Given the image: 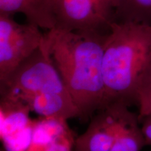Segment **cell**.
I'll return each mask as SVG.
<instances>
[{
  "instance_id": "obj_10",
  "label": "cell",
  "mask_w": 151,
  "mask_h": 151,
  "mask_svg": "<svg viewBox=\"0 0 151 151\" xmlns=\"http://www.w3.org/2000/svg\"><path fill=\"white\" fill-rule=\"evenodd\" d=\"M115 22L151 24V0H118Z\"/></svg>"
},
{
  "instance_id": "obj_9",
  "label": "cell",
  "mask_w": 151,
  "mask_h": 151,
  "mask_svg": "<svg viewBox=\"0 0 151 151\" xmlns=\"http://www.w3.org/2000/svg\"><path fill=\"white\" fill-rule=\"evenodd\" d=\"M68 126L67 120L42 118L35 120L30 143L25 151H44L58 134Z\"/></svg>"
},
{
  "instance_id": "obj_1",
  "label": "cell",
  "mask_w": 151,
  "mask_h": 151,
  "mask_svg": "<svg viewBox=\"0 0 151 151\" xmlns=\"http://www.w3.org/2000/svg\"><path fill=\"white\" fill-rule=\"evenodd\" d=\"M107 35L55 27L44 34L43 47L58 69L82 120L91 118L107 106L103 76Z\"/></svg>"
},
{
  "instance_id": "obj_6",
  "label": "cell",
  "mask_w": 151,
  "mask_h": 151,
  "mask_svg": "<svg viewBox=\"0 0 151 151\" xmlns=\"http://www.w3.org/2000/svg\"><path fill=\"white\" fill-rule=\"evenodd\" d=\"M129 106L111 103L94 113L83 133L76 137L73 151H110Z\"/></svg>"
},
{
  "instance_id": "obj_3",
  "label": "cell",
  "mask_w": 151,
  "mask_h": 151,
  "mask_svg": "<svg viewBox=\"0 0 151 151\" xmlns=\"http://www.w3.org/2000/svg\"><path fill=\"white\" fill-rule=\"evenodd\" d=\"M0 91L1 97L21 102L39 94L68 92L43 44L6 78L0 81Z\"/></svg>"
},
{
  "instance_id": "obj_4",
  "label": "cell",
  "mask_w": 151,
  "mask_h": 151,
  "mask_svg": "<svg viewBox=\"0 0 151 151\" xmlns=\"http://www.w3.org/2000/svg\"><path fill=\"white\" fill-rule=\"evenodd\" d=\"M118 0H53L55 28L107 34L116 21Z\"/></svg>"
},
{
  "instance_id": "obj_8",
  "label": "cell",
  "mask_w": 151,
  "mask_h": 151,
  "mask_svg": "<svg viewBox=\"0 0 151 151\" xmlns=\"http://www.w3.org/2000/svg\"><path fill=\"white\" fill-rule=\"evenodd\" d=\"M146 146L139 115L128 109L121 119L110 151H140Z\"/></svg>"
},
{
  "instance_id": "obj_11",
  "label": "cell",
  "mask_w": 151,
  "mask_h": 151,
  "mask_svg": "<svg viewBox=\"0 0 151 151\" xmlns=\"http://www.w3.org/2000/svg\"><path fill=\"white\" fill-rule=\"evenodd\" d=\"M139 119L151 116V62L141 75L135 92Z\"/></svg>"
},
{
  "instance_id": "obj_2",
  "label": "cell",
  "mask_w": 151,
  "mask_h": 151,
  "mask_svg": "<svg viewBox=\"0 0 151 151\" xmlns=\"http://www.w3.org/2000/svg\"><path fill=\"white\" fill-rule=\"evenodd\" d=\"M151 62V24L114 22L106 39L103 76L107 105H136V89Z\"/></svg>"
},
{
  "instance_id": "obj_7",
  "label": "cell",
  "mask_w": 151,
  "mask_h": 151,
  "mask_svg": "<svg viewBox=\"0 0 151 151\" xmlns=\"http://www.w3.org/2000/svg\"><path fill=\"white\" fill-rule=\"evenodd\" d=\"M0 14H21L28 22L47 31L55 27L53 0H0Z\"/></svg>"
},
{
  "instance_id": "obj_5",
  "label": "cell",
  "mask_w": 151,
  "mask_h": 151,
  "mask_svg": "<svg viewBox=\"0 0 151 151\" xmlns=\"http://www.w3.org/2000/svg\"><path fill=\"white\" fill-rule=\"evenodd\" d=\"M43 40L37 25L19 23L11 15L0 14V81L40 48Z\"/></svg>"
},
{
  "instance_id": "obj_12",
  "label": "cell",
  "mask_w": 151,
  "mask_h": 151,
  "mask_svg": "<svg viewBox=\"0 0 151 151\" xmlns=\"http://www.w3.org/2000/svg\"><path fill=\"white\" fill-rule=\"evenodd\" d=\"M76 137L69 125L49 143L44 151H73Z\"/></svg>"
},
{
  "instance_id": "obj_13",
  "label": "cell",
  "mask_w": 151,
  "mask_h": 151,
  "mask_svg": "<svg viewBox=\"0 0 151 151\" xmlns=\"http://www.w3.org/2000/svg\"><path fill=\"white\" fill-rule=\"evenodd\" d=\"M141 129L144 135L146 144L151 146V116H147L140 120Z\"/></svg>"
}]
</instances>
